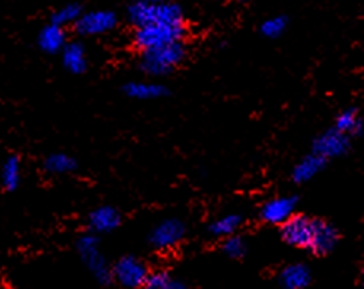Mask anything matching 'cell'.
I'll list each match as a JSON object with an SVG mask.
<instances>
[{"mask_svg": "<svg viewBox=\"0 0 364 289\" xmlns=\"http://www.w3.org/2000/svg\"><path fill=\"white\" fill-rule=\"evenodd\" d=\"M127 19L134 26V29L159 24H186L181 5L167 2V0H136L127 5Z\"/></svg>", "mask_w": 364, "mask_h": 289, "instance_id": "1", "label": "cell"}, {"mask_svg": "<svg viewBox=\"0 0 364 289\" xmlns=\"http://www.w3.org/2000/svg\"><path fill=\"white\" fill-rule=\"evenodd\" d=\"M185 42H177L161 48L140 53V70L150 77H166L186 59Z\"/></svg>", "mask_w": 364, "mask_h": 289, "instance_id": "2", "label": "cell"}, {"mask_svg": "<svg viewBox=\"0 0 364 289\" xmlns=\"http://www.w3.org/2000/svg\"><path fill=\"white\" fill-rule=\"evenodd\" d=\"M186 37V24L181 26H146V28L134 29L132 32V45L144 53L148 50L161 48L177 42H185Z\"/></svg>", "mask_w": 364, "mask_h": 289, "instance_id": "3", "label": "cell"}, {"mask_svg": "<svg viewBox=\"0 0 364 289\" xmlns=\"http://www.w3.org/2000/svg\"><path fill=\"white\" fill-rule=\"evenodd\" d=\"M77 251L80 259L83 261L87 271L100 285H109L113 280L112 267L107 262L105 254L100 248V240L97 235L86 234L77 240Z\"/></svg>", "mask_w": 364, "mask_h": 289, "instance_id": "4", "label": "cell"}, {"mask_svg": "<svg viewBox=\"0 0 364 289\" xmlns=\"http://www.w3.org/2000/svg\"><path fill=\"white\" fill-rule=\"evenodd\" d=\"M112 272L113 280L127 289L145 288L148 277H150V272H148L145 262L136 256H131V254L119 258L114 262Z\"/></svg>", "mask_w": 364, "mask_h": 289, "instance_id": "5", "label": "cell"}, {"mask_svg": "<svg viewBox=\"0 0 364 289\" xmlns=\"http://www.w3.org/2000/svg\"><path fill=\"white\" fill-rule=\"evenodd\" d=\"M315 219L306 214H294L285 224L280 226V235L285 244L299 250L310 251L315 235Z\"/></svg>", "mask_w": 364, "mask_h": 289, "instance_id": "6", "label": "cell"}, {"mask_svg": "<svg viewBox=\"0 0 364 289\" xmlns=\"http://www.w3.org/2000/svg\"><path fill=\"white\" fill-rule=\"evenodd\" d=\"M185 234L186 227L183 221L178 218H166L153 227L148 241H150L151 246L156 248V250L166 251L171 250L173 246H177L180 241L185 239Z\"/></svg>", "mask_w": 364, "mask_h": 289, "instance_id": "7", "label": "cell"}, {"mask_svg": "<svg viewBox=\"0 0 364 289\" xmlns=\"http://www.w3.org/2000/svg\"><path fill=\"white\" fill-rule=\"evenodd\" d=\"M118 15L112 10H91L85 11L80 21L75 24V31L82 37L102 36L117 28Z\"/></svg>", "mask_w": 364, "mask_h": 289, "instance_id": "8", "label": "cell"}, {"mask_svg": "<svg viewBox=\"0 0 364 289\" xmlns=\"http://www.w3.org/2000/svg\"><path fill=\"white\" fill-rule=\"evenodd\" d=\"M350 150V137L337 131L336 127L323 132L321 136L315 138L312 153L318 154L323 159L341 158Z\"/></svg>", "mask_w": 364, "mask_h": 289, "instance_id": "9", "label": "cell"}, {"mask_svg": "<svg viewBox=\"0 0 364 289\" xmlns=\"http://www.w3.org/2000/svg\"><path fill=\"white\" fill-rule=\"evenodd\" d=\"M296 207H298V199L293 196L274 197L261 207L259 217L267 224L283 226L294 217Z\"/></svg>", "mask_w": 364, "mask_h": 289, "instance_id": "10", "label": "cell"}, {"mask_svg": "<svg viewBox=\"0 0 364 289\" xmlns=\"http://www.w3.org/2000/svg\"><path fill=\"white\" fill-rule=\"evenodd\" d=\"M86 223H87L90 234H94V235L110 234L119 227L121 214L114 207L102 205V207L94 208V210L87 214Z\"/></svg>", "mask_w": 364, "mask_h": 289, "instance_id": "11", "label": "cell"}, {"mask_svg": "<svg viewBox=\"0 0 364 289\" xmlns=\"http://www.w3.org/2000/svg\"><path fill=\"white\" fill-rule=\"evenodd\" d=\"M337 241H339V232H337L336 227L328 221L315 219V235L310 253L318 254V256L331 253Z\"/></svg>", "mask_w": 364, "mask_h": 289, "instance_id": "12", "label": "cell"}, {"mask_svg": "<svg viewBox=\"0 0 364 289\" xmlns=\"http://www.w3.org/2000/svg\"><path fill=\"white\" fill-rule=\"evenodd\" d=\"M67 36L64 28H59L56 24H46L45 28L38 32L37 45L46 55H58L63 53L67 46Z\"/></svg>", "mask_w": 364, "mask_h": 289, "instance_id": "13", "label": "cell"}, {"mask_svg": "<svg viewBox=\"0 0 364 289\" xmlns=\"http://www.w3.org/2000/svg\"><path fill=\"white\" fill-rule=\"evenodd\" d=\"M279 281L283 289H306L312 281V272L306 264L294 262L282 268Z\"/></svg>", "mask_w": 364, "mask_h": 289, "instance_id": "14", "label": "cell"}, {"mask_svg": "<svg viewBox=\"0 0 364 289\" xmlns=\"http://www.w3.org/2000/svg\"><path fill=\"white\" fill-rule=\"evenodd\" d=\"M326 159H323L321 156L315 153L307 154L306 158H302L298 164L294 165L291 177L294 180V183H307L312 178H315L323 169L326 167Z\"/></svg>", "mask_w": 364, "mask_h": 289, "instance_id": "15", "label": "cell"}, {"mask_svg": "<svg viewBox=\"0 0 364 289\" xmlns=\"http://www.w3.org/2000/svg\"><path fill=\"white\" fill-rule=\"evenodd\" d=\"M60 55H63V65L70 73L82 75V73L87 70V59L83 43L69 42Z\"/></svg>", "mask_w": 364, "mask_h": 289, "instance_id": "16", "label": "cell"}, {"mask_svg": "<svg viewBox=\"0 0 364 289\" xmlns=\"http://www.w3.org/2000/svg\"><path fill=\"white\" fill-rule=\"evenodd\" d=\"M123 91L127 97L137 100H154L166 97L167 87L159 83H148V82H131L126 83Z\"/></svg>", "mask_w": 364, "mask_h": 289, "instance_id": "17", "label": "cell"}, {"mask_svg": "<svg viewBox=\"0 0 364 289\" xmlns=\"http://www.w3.org/2000/svg\"><path fill=\"white\" fill-rule=\"evenodd\" d=\"M242 217L237 213H228L225 217H220L210 223L208 226V232L213 237L217 239H228L235 235V232L239 231V227L242 226Z\"/></svg>", "mask_w": 364, "mask_h": 289, "instance_id": "18", "label": "cell"}, {"mask_svg": "<svg viewBox=\"0 0 364 289\" xmlns=\"http://www.w3.org/2000/svg\"><path fill=\"white\" fill-rule=\"evenodd\" d=\"M334 127L342 133H346V136L352 137V136H360V133L364 131V123L360 118L358 111L355 109H348L337 115Z\"/></svg>", "mask_w": 364, "mask_h": 289, "instance_id": "19", "label": "cell"}, {"mask_svg": "<svg viewBox=\"0 0 364 289\" xmlns=\"http://www.w3.org/2000/svg\"><path fill=\"white\" fill-rule=\"evenodd\" d=\"M77 159L67 153H53L45 159V170L51 175H67L77 169Z\"/></svg>", "mask_w": 364, "mask_h": 289, "instance_id": "20", "label": "cell"}, {"mask_svg": "<svg viewBox=\"0 0 364 289\" xmlns=\"http://www.w3.org/2000/svg\"><path fill=\"white\" fill-rule=\"evenodd\" d=\"M83 13L85 11L82 9V5L67 4L64 6H59L56 11H53L50 23L59 26V28H65V26L70 24L75 26L80 21V18L83 16Z\"/></svg>", "mask_w": 364, "mask_h": 289, "instance_id": "21", "label": "cell"}, {"mask_svg": "<svg viewBox=\"0 0 364 289\" xmlns=\"http://www.w3.org/2000/svg\"><path fill=\"white\" fill-rule=\"evenodd\" d=\"M21 183V163L16 156H9L2 167V186L5 191H15Z\"/></svg>", "mask_w": 364, "mask_h": 289, "instance_id": "22", "label": "cell"}, {"mask_svg": "<svg viewBox=\"0 0 364 289\" xmlns=\"http://www.w3.org/2000/svg\"><path fill=\"white\" fill-rule=\"evenodd\" d=\"M145 289H190L181 280H177L168 275L167 272L158 271L150 273Z\"/></svg>", "mask_w": 364, "mask_h": 289, "instance_id": "23", "label": "cell"}, {"mask_svg": "<svg viewBox=\"0 0 364 289\" xmlns=\"http://www.w3.org/2000/svg\"><path fill=\"white\" fill-rule=\"evenodd\" d=\"M247 241L244 237H240V235H232V237H228L223 241V253L231 259L244 258L247 254Z\"/></svg>", "mask_w": 364, "mask_h": 289, "instance_id": "24", "label": "cell"}, {"mask_svg": "<svg viewBox=\"0 0 364 289\" xmlns=\"http://www.w3.org/2000/svg\"><path fill=\"white\" fill-rule=\"evenodd\" d=\"M288 28L287 16H274L261 24V33L267 38H279Z\"/></svg>", "mask_w": 364, "mask_h": 289, "instance_id": "25", "label": "cell"}]
</instances>
